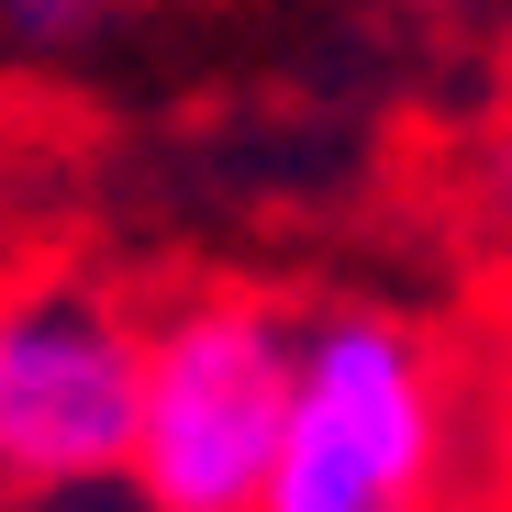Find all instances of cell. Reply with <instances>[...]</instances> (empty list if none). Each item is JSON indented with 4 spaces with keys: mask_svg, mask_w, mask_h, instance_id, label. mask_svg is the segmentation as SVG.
<instances>
[{
    "mask_svg": "<svg viewBox=\"0 0 512 512\" xmlns=\"http://www.w3.org/2000/svg\"><path fill=\"white\" fill-rule=\"evenodd\" d=\"M446 468H457V379L435 334L379 301L312 312L268 512H446Z\"/></svg>",
    "mask_w": 512,
    "mask_h": 512,
    "instance_id": "6da1fadb",
    "label": "cell"
},
{
    "mask_svg": "<svg viewBox=\"0 0 512 512\" xmlns=\"http://www.w3.org/2000/svg\"><path fill=\"white\" fill-rule=\"evenodd\" d=\"M301 390V312L268 290H179L145 312L134 490L156 512H268Z\"/></svg>",
    "mask_w": 512,
    "mask_h": 512,
    "instance_id": "7a4b0ae2",
    "label": "cell"
},
{
    "mask_svg": "<svg viewBox=\"0 0 512 512\" xmlns=\"http://www.w3.org/2000/svg\"><path fill=\"white\" fill-rule=\"evenodd\" d=\"M145 435V301L90 268L0 290V490L134 479Z\"/></svg>",
    "mask_w": 512,
    "mask_h": 512,
    "instance_id": "3957f363",
    "label": "cell"
},
{
    "mask_svg": "<svg viewBox=\"0 0 512 512\" xmlns=\"http://www.w3.org/2000/svg\"><path fill=\"white\" fill-rule=\"evenodd\" d=\"M112 0H0V34H12L23 56H67V45H90L101 34Z\"/></svg>",
    "mask_w": 512,
    "mask_h": 512,
    "instance_id": "277c9868",
    "label": "cell"
},
{
    "mask_svg": "<svg viewBox=\"0 0 512 512\" xmlns=\"http://www.w3.org/2000/svg\"><path fill=\"white\" fill-rule=\"evenodd\" d=\"M468 212H479V234H490V256H512V123L479 145V167H468Z\"/></svg>",
    "mask_w": 512,
    "mask_h": 512,
    "instance_id": "5b68a950",
    "label": "cell"
},
{
    "mask_svg": "<svg viewBox=\"0 0 512 512\" xmlns=\"http://www.w3.org/2000/svg\"><path fill=\"white\" fill-rule=\"evenodd\" d=\"M0 512H156L134 479H67V490H0Z\"/></svg>",
    "mask_w": 512,
    "mask_h": 512,
    "instance_id": "8992f818",
    "label": "cell"
}]
</instances>
